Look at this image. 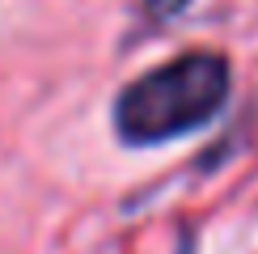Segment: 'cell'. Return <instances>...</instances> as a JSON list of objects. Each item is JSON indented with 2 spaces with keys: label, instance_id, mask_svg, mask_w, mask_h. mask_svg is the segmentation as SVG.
I'll list each match as a JSON object with an SVG mask.
<instances>
[{
  "label": "cell",
  "instance_id": "cell-1",
  "mask_svg": "<svg viewBox=\"0 0 258 254\" xmlns=\"http://www.w3.org/2000/svg\"><path fill=\"white\" fill-rule=\"evenodd\" d=\"M229 98V64L216 51H186L144 72L114 102V127L127 144H161L203 127Z\"/></svg>",
  "mask_w": 258,
  "mask_h": 254
}]
</instances>
